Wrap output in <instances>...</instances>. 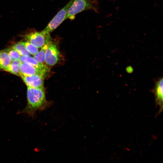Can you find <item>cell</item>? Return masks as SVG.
Masks as SVG:
<instances>
[{
  "label": "cell",
  "mask_w": 163,
  "mask_h": 163,
  "mask_svg": "<svg viewBox=\"0 0 163 163\" xmlns=\"http://www.w3.org/2000/svg\"><path fill=\"white\" fill-rule=\"evenodd\" d=\"M5 51L7 53L12 61H20L21 56L11 47Z\"/></svg>",
  "instance_id": "obj_14"
},
{
  "label": "cell",
  "mask_w": 163,
  "mask_h": 163,
  "mask_svg": "<svg viewBox=\"0 0 163 163\" xmlns=\"http://www.w3.org/2000/svg\"><path fill=\"white\" fill-rule=\"evenodd\" d=\"M27 99L26 106L20 113L32 118L35 117L37 111L44 110L48 106L44 89L27 86Z\"/></svg>",
  "instance_id": "obj_1"
},
{
  "label": "cell",
  "mask_w": 163,
  "mask_h": 163,
  "mask_svg": "<svg viewBox=\"0 0 163 163\" xmlns=\"http://www.w3.org/2000/svg\"><path fill=\"white\" fill-rule=\"evenodd\" d=\"M20 70L21 75H38L45 77L47 74L44 72L26 62H21L20 67Z\"/></svg>",
  "instance_id": "obj_8"
},
{
  "label": "cell",
  "mask_w": 163,
  "mask_h": 163,
  "mask_svg": "<svg viewBox=\"0 0 163 163\" xmlns=\"http://www.w3.org/2000/svg\"><path fill=\"white\" fill-rule=\"evenodd\" d=\"M25 40L38 48L42 47L46 43L48 38L46 37L42 33L32 30L25 34Z\"/></svg>",
  "instance_id": "obj_4"
},
{
  "label": "cell",
  "mask_w": 163,
  "mask_h": 163,
  "mask_svg": "<svg viewBox=\"0 0 163 163\" xmlns=\"http://www.w3.org/2000/svg\"><path fill=\"white\" fill-rule=\"evenodd\" d=\"M59 57V52L56 44L50 41L46 51L45 63L48 66H53L58 62Z\"/></svg>",
  "instance_id": "obj_5"
},
{
  "label": "cell",
  "mask_w": 163,
  "mask_h": 163,
  "mask_svg": "<svg viewBox=\"0 0 163 163\" xmlns=\"http://www.w3.org/2000/svg\"><path fill=\"white\" fill-rule=\"evenodd\" d=\"M11 60L5 50L0 52V70H3L8 66Z\"/></svg>",
  "instance_id": "obj_11"
},
{
  "label": "cell",
  "mask_w": 163,
  "mask_h": 163,
  "mask_svg": "<svg viewBox=\"0 0 163 163\" xmlns=\"http://www.w3.org/2000/svg\"><path fill=\"white\" fill-rule=\"evenodd\" d=\"M50 40H48L44 45L41 47L39 51L34 55V58L38 62L44 64L45 60V56L46 51L48 47Z\"/></svg>",
  "instance_id": "obj_12"
},
{
  "label": "cell",
  "mask_w": 163,
  "mask_h": 163,
  "mask_svg": "<svg viewBox=\"0 0 163 163\" xmlns=\"http://www.w3.org/2000/svg\"><path fill=\"white\" fill-rule=\"evenodd\" d=\"M20 61L21 62H26L30 64L47 73L50 71L49 69L45 65L39 62L34 57L30 56H21Z\"/></svg>",
  "instance_id": "obj_9"
},
{
  "label": "cell",
  "mask_w": 163,
  "mask_h": 163,
  "mask_svg": "<svg viewBox=\"0 0 163 163\" xmlns=\"http://www.w3.org/2000/svg\"><path fill=\"white\" fill-rule=\"evenodd\" d=\"M23 42L26 49L30 54L34 55L38 52V48L27 41Z\"/></svg>",
  "instance_id": "obj_15"
},
{
  "label": "cell",
  "mask_w": 163,
  "mask_h": 163,
  "mask_svg": "<svg viewBox=\"0 0 163 163\" xmlns=\"http://www.w3.org/2000/svg\"><path fill=\"white\" fill-rule=\"evenodd\" d=\"M21 63L20 61H11L4 71L15 75L20 76V67Z\"/></svg>",
  "instance_id": "obj_10"
},
{
  "label": "cell",
  "mask_w": 163,
  "mask_h": 163,
  "mask_svg": "<svg viewBox=\"0 0 163 163\" xmlns=\"http://www.w3.org/2000/svg\"><path fill=\"white\" fill-rule=\"evenodd\" d=\"M95 1L92 0H74L70 7L65 18L73 20L76 14L84 10L93 9L97 11Z\"/></svg>",
  "instance_id": "obj_2"
},
{
  "label": "cell",
  "mask_w": 163,
  "mask_h": 163,
  "mask_svg": "<svg viewBox=\"0 0 163 163\" xmlns=\"http://www.w3.org/2000/svg\"><path fill=\"white\" fill-rule=\"evenodd\" d=\"M154 94L156 105L159 107L158 113L162 111L163 107V78L160 77L155 81L154 88L151 90Z\"/></svg>",
  "instance_id": "obj_6"
},
{
  "label": "cell",
  "mask_w": 163,
  "mask_h": 163,
  "mask_svg": "<svg viewBox=\"0 0 163 163\" xmlns=\"http://www.w3.org/2000/svg\"><path fill=\"white\" fill-rule=\"evenodd\" d=\"M74 0H71L61 9L50 21L42 32L45 37L50 35V33L58 27L64 20L68 11Z\"/></svg>",
  "instance_id": "obj_3"
},
{
  "label": "cell",
  "mask_w": 163,
  "mask_h": 163,
  "mask_svg": "<svg viewBox=\"0 0 163 163\" xmlns=\"http://www.w3.org/2000/svg\"><path fill=\"white\" fill-rule=\"evenodd\" d=\"M11 47L16 50L21 56H30V54L27 51L23 41L18 42Z\"/></svg>",
  "instance_id": "obj_13"
},
{
  "label": "cell",
  "mask_w": 163,
  "mask_h": 163,
  "mask_svg": "<svg viewBox=\"0 0 163 163\" xmlns=\"http://www.w3.org/2000/svg\"><path fill=\"white\" fill-rule=\"evenodd\" d=\"M20 76L27 86L44 89V77L38 75H21Z\"/></svg>",
  "instance_id": "obj_7"
}]
</instances>
